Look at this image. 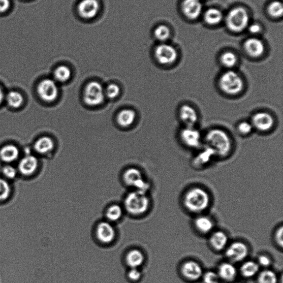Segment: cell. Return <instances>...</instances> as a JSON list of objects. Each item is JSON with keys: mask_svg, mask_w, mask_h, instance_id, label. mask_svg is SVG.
<instances>
[{"mask_svg": "<svg viewBox=\"0 0 283 283\" xmlns=\"http://www.w3.org/2000/svg\"><path fill=\"white\" fill-rule=\"evenodd\" d=\"M210 200L209 194L204 188L194 187L185 193L184 204L188 211L192 213H199L208 209Z\"/></svg>", "mask_w": 283, "mask_h": 283, "instance_id": "obj_1", "label": "cell"}, {"mask_svg": "<svg viewBox=\"0 0 283 283\" xmlns=\"http://www.w3.org/2000/svg\"><path fill=\"white\" fill-rule=\"evenodd\" d=\"M206 146L210 148L216 156H225L230 152L232 143L230 136L223 130H210L205 137Z\"/></svg>", "mask_w": 283, "mask_h": 283, "instance_id": "obj_2", "label": "cell"}, {"mask_svg": "<svg viewBox=\"0 0 283 283\" xmlns=\"http://www.w3.org/2000/svg\"><path fill=\"white\" fill-rule=\"evenodd\" d=\"M149 204L146 193L137 191L129 193L124 201L125 210L133 215H141L146 212Z\"/></svg>", "mask_w": 283, "mask_h": 283, "instance_id": "obj_3", "label": "cell"}, {"mask_svg": "<svg viewBox=\"0 0 283 283\" xmlns=\"http://www.w3.org/2000/svg\"><path fill=\"white\" fill-rule=\"evenodd\" d=\"M218 84L224 93L230 96H236L241 93L244 87L242 77L233 71L224 73L219 78Z\"/></svg>", "mask_w": 283, "mask_h": 283, "instance_id": "obj_4", "label": "cell"}, {"mask_svg": "<svg viewBox=\"0 0 283 283\" xmlns=\"http://www.w3.org/2000/svg\"><path fill=\"white\" fill-rule=\"evenodd\" d=\"M83 97L86 105L90 106H99L105 100V90L102 84L97 81H91L85 88Z\"/></svg>", "mask_w": 283, "mask_h": 283, "instance_id": "obj_5", "label": "cell"}, {"mask_svg": "<svg viewBox=\"0 0 283 283\" xmlns=\"http://www.w3.org/2000/svg\"><path fill=\"white\" fill-rule=\"evenodd\" d=\"M248 15L244 9L238 8L231 10L226 18V23L232 31L240 33L247 26Z\"/></svg>", "mask_w": 283, "mask_h": 283, "instance_id": "obj_6", "label": "cell"}, {"mask_svg": "<svg viewBox=\"0 0 283 283\" xmlns=\"http://www.w3.org/2000/svg\"><path fill=\"white\" fill-rule=\"evenodd\" d=\"M248 254L249 248L247 245L241 241L232 242L225 250L226 257L232 263L243 261Z\"/></svg>", "mask_w": 283, "mask_h": 283, "instance_id": "obj_7", "label": "cell"}, {"mask_svg": "<svg viewBox=\"0 0 283 283\" xmlns=\"http://www.w3.org/2000/svg\"><path fill=\"white\" fill-rule=\"evenodd\" d=\"M123 180L128 185L136 188V191L146 193L149 186L147 182L143 179L140 171L136 168H130L123 174Z\"/></svg>", "mask_w": 283, "mask_h": 283, "instance_id": "obj_8", "label": "cell"}, {"mask_svg": "<svg viewBox=\"0 0 283 283\" xmlns=\"http://www.w3.org/2000/svg\"><path fill=\"white\" fill-rule=\"evenodd\" d=\"M37 92L43 100L51 103L58 97V87L54 80L46 79L42 80L38 86Z\"/></svg>", "mask_w": 283, "mask_h": 283, "instance_id": "obj_9", "label": "cell"}, {"mask_svg": "<svg viewBox=\"0 0 283 283\" xmlns=\"http://www.w3.org/2000/svg\"><path fill=\"white\" fill-rule=\"evenodd\" d=\"M177 52L172 46L166 44L157 46L155 49V56L157 61L163 65L173 64L177 60Z\"/></svg>", "mask_w": 283, "mask_h": 283, "instance_id": "obj_10", "label": "cell"}, {"mask_svg": "<svg viewBox=\"0 0 283 283\" xmlns=\"http://www.w3.org/2000/svg\"><path fill=\"white\" fill-rule=\"evenodd\" d=\"M274 119L271 114L266 112H259L251 118V123L254 129L261 132L271 130L274 124Z\"/></svg>", "mask_w": 283, "mask_h": 283, "instance_id": "obj_11", "label": "cell"}, {"mask_svg": "<svg viewBox=\"0 0 283 283\" xmlns=\"http://www.w3.org/2000/svg\"><path fill=\"white\" fill-rule=\"evenodd\" d=\"M181 272L188 280L197 281L202 278L204 274L202 266L195 261L185 262L181 267Z\"/></svg>", "mask_w": 283, "mask_h": 283, "instance_id": "obj_12", "label": "cell"}, {"mask_svg": "<svg viewBox=\"0 0 283 283\" xmlns=\"http://www.w3.org/2000/svg\"><path fill=\"white\" fill-rule=\"evenodd\" d=\"M182 142L191 148H197L200 146L201 136L200 132L194 127H185L180 133Z\"/></svg>", "mask_w": 283, "mask_h": 283, "instance_id": "obj_13", "label": "cell"}, {"mask_svg": "<svg viewBox=\"0 0 283 283\" xmlns=\"http://www.w3.org/2000/svg\"><path fill=\"white\" fill-rule=\"evenodd\" d=\"M96 234L98 240L104 244H109L114 241L116 236L114 226L110 223L107 222L98 224Z\"/></svg>", "mask_w": 283, "mask_h": 283, "instance_id": "obj_14", "label": "cell"}, {"mask_svg": "<svg viewBox=\"0 0 283 283\" xmlns=\"http://www.w3.org/2000/svg\"><path fill=\"white\" fill-rule=\"evenodd\" d=\"M99 9L100 5L98 0H81L78 6L80 16L85 19L96 17Z\"/></svg>", "mask_w": 283, "mask_h": 283, "instance_id": "obj_15", "label": "cell"}, {"mask_svg": "<svg viewBox=\"0 0 283 283\" xmlns=\"http://www.w3.org/2000/svg\"><path fill=\"white\" fill-rule=\"evenodd\" d=\"M179 116L186 127H194L199 119L198 112L193 107L188 105H182L179 110Z\"/></svg>", "mask_w": 283, "mask_h": 283, "instance_id": "obj_16", "label": "cell"}, {"mask_svg": "<svg viewBox=\"0 0 283 283\" xmlns=\"http://www.w3.org/2000/svg\"><path fill=\"white\" fill-rule=\"evenodd\" d=\"M182 8L185 15L193 20L200 15L203 7L200 0H184Z\"/></svg>", "mask_w": 283, "mask_h": 283, "instance_id": "obj_17", "label": "cell"}, {"mask_svg": "<svg viewBox=\"0 0 283 283\" xmlns=\"http://www.w3.org/2000/svg\"><path fill=\"white\" fill-rule=\"evenodd\" d=\"M217 273L219 279L226 281H232L236 278L237 270L234 263L230 262H223L219 266Z\"/></svg>", "mask_w": 283, "mask_h": 283, "instance_id": "obj_18", "label": "cell"}, {"mask_svg": "<svg viewBox=\"0 0 283 283\" xmlns=\"http://www.w3.org/2000/svg\"><path fill=\"white\" fill-rule=\"evenodd\" d=\"M229 237L226 232L221 230L213 232L210 237V243L216 250L221 251L228 247Z\"/></svg>", "mask_w": 283, "mask_h": 283, "instance_id": "obj_19", "label": "cell"}, {"mask_svg": "<svg viewBox=\"0 0 283 283\" xmlns=\"http://www.w3.org/2000/svg\"><path fill=\"white\" fill-rule=\"evenodd\" d=\"M39 166V162L35 156L33 155H27L19 163V171L24 175L33 174Z\"/></svg>", "mask_w": 283, "mask_h": 283, "instance_id": "obj_20", "label": "cell"}, {"mask_svg": "<svg viewBox=\"0 0 283 283\" xmlns=\"http://www.w3.org/2000/svg\"><path fill=\"white\" fill-rule=\"evenodd\" d=\"M244 48L247 53L251 57L258 58L265 52V46L260 40L249 39L244 43Z\"/></svg>", "mask_w": 283, "mask_h": 283, "instance_id": "obj_21", "label": "cell"}, {"mask_svg": "<svg viewBox=\"0 0 283 283\" xmlns=\"http://www.w3.org/2000/svg\"><path fill=\"white\" fill-rule=\"evenodd\" d=\"M195 227L203 234H208L214 228V223L211 218L207 216H200L195 219Z\"/></svg>", "mask_w": 283, "mask_h": 283, "instance_id": "obj_22", "label": "cell"}, {"mask_svg": "<svg viewBox=\"0 0 283 283\" xmlns=\"http://www.w3.org/2000/svg\"><path fill=\"white\" fill-rule=\"evenodd\" d=\"M144 256L140 250L134 249L129 251L125 256V262L131 268H138L143 265Z\"/></svg>", "mask_w": 283, "mask_h": 283, "instance_id": "obj_23", "label": "cell"}, {"mask_svg": "<svg viewBox=\"0 0 283 283\" xmlns=\"http://www.w3.org/2000/svg\"><path fill=\"white\" fill-rule=\"evenodd\" d=\"M136 117V112L131 109H124L120 111L117 116V121L119 125L127 128L133 124Z\"/></svg>", "mask_w": 283, "mask_h": 283, "instance_id": "obj_24", "label": "cell"}, {"mask_svg": "<svg viewBox=\"0 0 283 283\" xmlns=\"http://www.w3.org/2000/svg\"><path fill=\"white\" fill-rule=\"evenodd\" d=\"M260 267L257 262L248 261L244 262L241 268V274L245 278H253L260 272Z\"/></svg>", "mask_w": 283, "mask_h": 283, "instance_id": "obj_25", "label": "cell"}, {"mask_svg": "<svg viewBox=\"0 0 283 283\" xmlns=\"http://www.w3.org/2000/svg\"><path fill=\"white\" fill-rule=\"evenodd\" d=\"M54 143L51 138L43 137L38 140L35 144V149L37 152L44 154L48 153L53 149Z\"/></svg>", "mask_w": 283, "mask_h": 283, "instance_id": "obj_26", "label": "cell"}, {"mask_svg": "<svg viewBox=\"0 0 283 283\" xmlns=\"http://www.w3.org/2000/svg\"><path fill=\"white\" fill-rule=\"evenodd\" d=\"M18 148L11 144L4 146L0 150V158L5 162H14L18 159Z\"/></svg>", "mask_w": 283, "mask_h": 283, "instance_id": "obj_27", "label": "cell"}, {"mask_svg": "<svg viewBox=\"0 0 283 283\" xmlns=\"http://www.w3.org/2000/svg\"><path fill=\"white\" fill-rule=\"evenodd\" d=\"M215 156L216 154L210 148L206 146L195 159V165L197 166H205L208 164Z\"/></svg>", "mask_w": 283, "mask_h": 283, "instance_id": "obj_28", "label": "cell"}, {"mask_svg": "<svg viewBox=\"0 0 283 283\" xmlns=\"http://www.w3.org/2000/svg\"><path fill=\"white\" fill-rule=\"evenodd\" d=\"M258 283H278V276L272 270H263L258 276Z\"/></svg>", "mask_w": 283, "mask_h": 283, "instance_id": "obj_29", "label": "cell"}, {"mask_svg": "<svg viewBox=\"0 0 283 283\" xmlns=\"http://www.w3.org/2000/svg\"><path fill=\"white\" fill-rule=\"evenodd\" d=\"M71 74L70 69L67 66H61L56 68L54 72V77L56 81L65 83L70 79Z\"/></svg>", "mask_w": 283, "mask_h": 283, "instance_id": "obj_30", "label": "cell"}, {"mask_svg": "<svg viewBox=\"0 0 283 283\" xmlns=\"http://www.w3.org/2000/svg\"><path fill=\"white\" fill-rule=\"evenodd\" d=\"M223 14L222 12L216 9H210L205 12V20L211 25L219 23L222 21Z\"/></svg>", "mask_w": 283, "mask_h": 283, "instance_id": "obj_31", "label": "cell"}, {"mask_svg": "<svg viewBox=\"0 0 283 283\" xmlns=\"http://www.w3.org/2000/svg\"><path fill=\"white\" fill-rule=\"evenodd\" d=\"M123 215L122 207L118 205H112L106 212V217L110 222H116L120 219Z\"/></svg>", "mask_w": 283, "mask_h": 283, "instance_id": "obj_32", "label": "cell"}, {"mask_svg": "<svg viewBox=\"0 0 283 283\" xmlns=\"http://www.w3.org/2000/svg\"><path fill=\"white\" fill-rule=\"evenodd\" d=\"M6 100L8 104L14 108H18L20 107L23 102V98L20 93L16 91L10 92L6 97Z\"/></svg>", "mask_w": 283, "mask_h": 283, "instance_id": "obj_33", "label": "cell"}, {"mask_svg": "<svg viewBox=\"0 0 283 283\" xmlns=\"http://www.w3.org/2000/svg\"><path fill=\"white\" fill-rule=\"evenodd\" d=\"M222 64L226 68H231L235 67L237 62L236 55L232 52H226L221 56Z\"/></svg>", "mask_w": 283, "mask_h": 283, "instance_id": "obj_34", "label": "cell"}, {"mask_svg": "<svg viewBox=\"0 0 283 283\" xmlns=\"http://www.w3.org/2000/svg\"><path fill=\"white\" fill-rule=\"evenodd\" d=\"M154 34L157 40L165 41L168 39L170 36V30L165 25H160L155 29Z\"/></svg>", "mask_w": 283, "mask_h": 283, "instance_id": "obj_35", "label": "cell"}, {"mask_svg": "<svg viewBox=\"0 0 283 283\" xmlns=\"http://www.w3.org/2000/svg\"><path fill=\"white\" fill-rule=\"evenodd\" d=\"M269 14L273 17H279L283 12L282 5L280 2H274L270 4L268 8Z\"/></svg>", "mask_w": 283, "mask_h": 283, "instance_id": "obj_36", "label": "cell"}, {"mask_svg": "<svg viewBox=\"0 0 283 283\" xmlns=\"http://www.w3.org/2000/svg\"><path fill=\"white\" fill-rule=\"evenodd\" d=\"M11 188L8 182L0 179V201L7 199L10 196Z\"/></svg>", "mask_w": 283, "mask_h": 283, "instance_id": "obj_37", "label": "cell"}, {"mask_svg": "<svg viewBox=\"0 0 283 283\" xmlns=\"http://www.w3.org/2000/svg\"><path fill=\"white\" fill-rule=\"evenodd\" d=\"M120 91L119 87L116 84H111L107 86L105 90V97L111 99H114L117 98Z\"/></svg>", "mask_w": 283, "mask_h": 283, "instance_id": "obj_38", "label": "cell"}, {"mask_svg": "<svg viewBox=\"0 0 283 283\" xmlns=\"http://www.w3.org/2000/svg\"><path fill=\"white\" fill-rule=\"evenodd\" d=\"M202 278L204 283H218L220 279L217 273L211 270L204 273Z\"/></svg>", "mask_w": 283, "mask_h": 283, "instance_id": "obj_39", "label": "cell"}, {"mask_svg": "<svg viewBox=\"0 0 283 283\" xmlns=\"http://www.w3.org/2000/svg\"><path fill=\"white\" fill-rule=\"evenodd\" d=\"M254 127L251 122L242 121L238 124L237 130L240 134L243 135H249L253 131Z\"/></svg>", "mask_w": 283, "mask_h": 283, "instance_id": "obj_40", "label": "cell"}, {"mask_svg": "<svg viewBox=\"0 0 283 283\" xmlns=\"http://www.w3.org/2000/svg\"><path fill=\"white\" fill-rule=\"evenodd\" d=\"M257 262L260 267L268 268L272 265V260L268 255L262 254L258 257Z\"/></svg>", "mask_w": 283, "mask_h": 283, "instance_id": "obj_41", "label": "cell"}, {"mask_svg": "<svg viewBox=\"0 0 283 283\" xmlns=\"http://www.w3.org/2000/svg\"><path fill=\"white\" fill-rule=\"evenodd\" d=\"M130 280L134 282L139 281L142 277V273L138 268H131L128 274Z\"/></svg>", "mask_w": 283, "mask_h": 283, "instance_id": "obj_42", "label": "cell"}, {"mask_svg": "<svg viewBox=\"0 0 283 283\" xmlns=\"http://www.w3.org/2000/svg\"><path fill=\"white\" fill-rule=\"evenodd\" d=\"M3 173L5 177L9 179H14L17 174L16 169L10 166L5 167L3 169Z\"/></svg>", "mask_w": 283, "mask_h": 283, "instance_id": "obj_43", "label": "cell"}, {"mask_svg": "<svg viewBox=\"0 0 283 283\" xmlns=\"http://www.w3.org/2000/svg\"><path fill=\"white\" fill-rule=\"evenodd\" d=\"M282 234L283 228L282 226H281L276 231L275 234V242L281 248H282L283 244Z\"/></svg>", "mask_w": 283, "mask_h": 283, "instance_id": "obj_44", "label": "cell"}, {"mask_svg": "<svg viewBox=\"0 0 283 283\" xmlns=\"http://www.w3.org/2000/svg\"><path fill=\"white\" fill-rule=\"evenodd\" d=\"M10 6V0H0V12H5L8 11Z\"/></svg>", "mask_w": 283, "mask_h": 283, "instance_id": "obj_45", "label": "cell"}, {"mask_svg": "<svg viewBox=\"0 0 283 283\" xmlns=\"http://www.w3.org/2000/svg\"><path fill=\"white\" fill-rule=\"evenodd\" d=\"M261 30V27L259 24H254L249 27V31L251 33H259Z\"/></svg>", "mask_w": 283, "mask_h": 283, "instance_id": "obj_46", "label": "cell"}, {"mask_svg": "<svg viewBox=\"0 0 283 283\" xmlns=\"http://www.w3.org/2000/svg\"><path fill=\"white\" fill-rule=\"evenodd\" d=\"M4 93L3 92V90L2 89V88L0 87V104L2 103L4 99Z\"/></svg>", "mask_w": 283, "mask_h": 283, "instance_id": "obj_47", "label": "cell"}, {"mask_svg": "<svg viewBox=\"0 0 283 283\" xmlns=\"http://www.w3.org/2000/svg\"><path fill=\"white\" fill-rule=\"evenodd\" d=\"M218 283H222V282H219Z\"/></svg>", "mask_w": 283, "mask_h": 283, "instance_id": "obj_48", "label": "cell"}, {"mask_svg": "<svg viewBox=\"0 0 283 283\" xmlns=\"http://www.w3.org/2000/svg\"><path fill=\"white\" fill-rule=\"evenodd\" d=\"M236 283H239V282H236Z\"/></svg>", "mask_w": 283, "mask_h": 283, "instance_id": "obj_49", "label": "cell"}]
</instances>
